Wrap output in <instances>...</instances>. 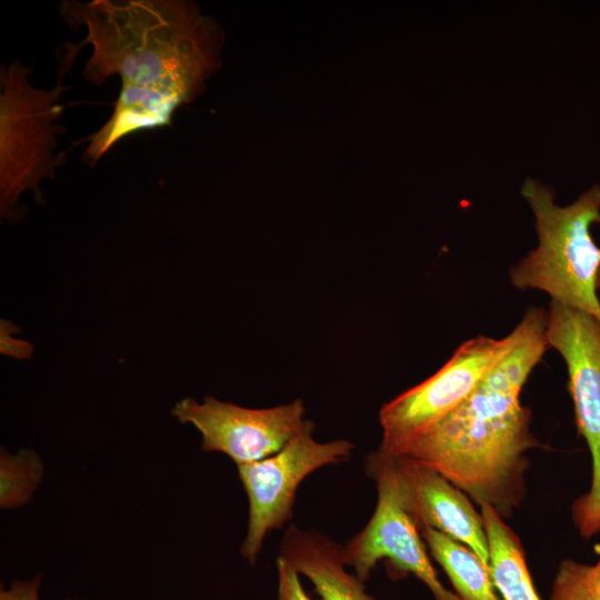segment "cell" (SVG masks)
<instances>
[{"instance_id": "1", "label": "cell", "mask_w": 600, "mask_h": 600, "mask_svg": "<svg viewBox=\"0 0 600 600\" xmlns=\"http://www.w3.org/2000/svg\"><path fill=\"white\" fill-rule=\"evenodd\" d=\"M60 14L71 29L86 30L79 46L92 47L83 78L98 86L121 80L111 117L87 139L83 159L91 166L129 136L170 127L220 67L222 30L192 1L68 0Z\"/></svg>"}, {"instance_id": "2", "label": "cell", "mask_w": 600, "mask_h": 600, "mask_svg": "<svg viewBox=\"0 0 600 600\" xmlns=\"http://www.w3.org/2000/svg\"><path fill=\"white\" fill-rule=\"evenodd\" d=\"M547 311L530 307L516 326V342L473 393L402 454L448 479L473 502L503 519L526 497L528 451L539 447L531 412L520 394L544 354Z\"/></svg>"}, {"instance_id": "3", "label": "cell", "mask_w": 600, "mask_h": 600, "mask_svg": "<svg viewBox=\"0 0 600 600\" xmlns=\"http://www.w3.org/2000/svg\"><path fill=\"white\" fill-rule=\"evenodd\" d=\"M521 194L534 216L538 244L511 268L512 286L541 290L552 301L600 320V248L591 234V227L600 223V184L568 206L557 204L553 191L533 178L524 180Z\"/></svg>"}, {"instance_id": "4", "label": "cell", "mask_w": 600, "mask_h": 600, "mask_svg": "<svg viewBox=\"0 0 600 600\" xmlns=\"http://www.w3.org/2000/svg\"><path fill=\"white\" fill-rule=\"evenodd\" d=\"M57 83L51 90L34 88L29 81L31 68L13 60L1 67L0 93V209L1 217L14 220V208L27 190L42 200L39 183L53 178L58 159L53 154L62 113V83L81 50L79 44L61 48Z\"/></svg>"}, {"instance_id": "5", "label": "cell", "mask_w": 600, "mask_h": 600, "mask_svg": "<svg viewBox=\"0 0 600 600\" xmlns=\"http://www.w3.org/2000/svg\"><path fill=\"white\" fill-rule=\"evenodd\" d=\"M478 336L463 342L434 374L382 406L379 450L402 456L421 436L453 413L516 342Z\"/></svg>"}, {"instance_id": "6", "label": "cell", "mask_w": 600, "mask_h": 600, "mask_svg": "<svg viewBox=\"0 0 600 600\" xmlns=\"http://www.w3.org/2000/svg\"><path fill=\"white\" fill-rule=\"evenodd\" d=\"M546 338L566 362L578 432L591 456L590 488L571 508L579 534L588 539L600 532V320L551 300Z\"/></svg>"}, {"instance_id": "7", "label": "cell", "mask_w": 600, "mask_h": 600, "mask_svg": "<svg viewBox=\"0 0 600 600\" xmlns=\"http://www.w3.org/2000/svg\"><path fill=\"white\" fill-rule=\"evenodd\" d=\"M313 430L314 423L307 420L277 453L237 466L249 500L247 536L240 552L250 563L257 560L267 534L291 519L296 492L303 479L321 467L348 460L352 453L350 441L319 442Z\"/></svg>"}, {"instance_id": "8", "label": "cell", "mask_w": 600, "mask_h": 600, "mask_svg": "<svg viewBox=\"0 0 600 600\" xmlns=\"http://www.w3.org/2000/svg\"><path fill=\"white\" fill-rule=\"evenodd\" d=\"M366 463L376 481L378 500L367 526L343 548L346 564L353 567L362 581L378 561L386 559L396 570L420 579L434 600H460L443 587L430 562L420 531L398 491L391 456L378 450L368 456Z\"/></svg>"}, {"instance_id": "9", "label": "cell", "mask_w": 600, "mask_h": 600, "mask_svg": "<svg viewBox=\"0 0 600 600\" xmlns=\"http://www.w3.org/2000/svg\"><path fill=\"white\" fill-rule=\"evenodd\" d=\"M171 413L201 433L203 451L224 453L237 466L277 453L307 421L301 399L273 408L251 409L211 396L202 402L184 398L173 406Z\"/></svg>"}, {"instance_id": "10", "label": "cell", "mask_w": 600, "mask_h": 600, "mask_svg": "<svg viewBox=\"0 0 600 600\" xmlns=\"http://www.w3.org/2000/svg\"><path fill=\"white\" fill-rule=\"evenodd\" d=\"M391 460L401 500L418 529L429 527L463 543L489 568L483 518L470 498L439 472L408 457L391 456Z\"/></svg>"}, {"instance_id": "11", "label": "cell", "mask_w": 600, "mask_h": 600, "mask_svg": "<svg viewBox=\"0 0 600 600\" xmlns=\"http://www.w3.org/2000/svg\"><path fill=\"white\" fill-rule=\"evenodd\" d=\"M280 552L311 580L321 600H372L361 580L344 568L343 548L327 536L291 524L281 540Z\"/></svg>"}, {"instance_id": "12", "label": "cell", "mask_w": 600, "mask_h": 600, "mask_svg": "<svg viewBox=\"0 0 600 600\" xmlns=\"http://www.w3.org/2000/svg\"><path fill=\"white\" fill-rule=\"evenodd\" d=\"M489 544V570L502 600H541L517 533L493 508L480 507Z\"/></svg>"}, {"instance_id": "13", "label": "cell", "mask_w": 600, "mask_h": 600, "mask_svg": "<svg viewBox=\"0 0 600 600\" xmlns=\"http://www.w3.org/2000/svg\"><path fill=\"white\" fill-rule=\"evenodd\" d=\"M419 531L460 600H500L489 568L470 548L429 527H421Z\"/></svg>"}, {"instance_id": "14", "label": "cell", "mask_w": 600, "mask_h": 600, "mask_svg": "<svg viewBox=\"0 0 600 600\" xmlns=\"http://www.w3.org/2000/svg\"><path fill=\"white\" fill-rule=\"evenodd\" d=\"M44 474L41 457L33 449L0 452V508L12 510L27 504Z\"/></svg>"}, {"instance_id": "15", "label": "cell", "mask_w": 600, "mask_h": 600, "mask_svg": "<svg viewBox=\"0 0 600 600\" xmlns=\"http://www.w3.org/2000/svg\"><path fill=\"white\" fill-rule=\"evenodd\" d=\"M550 600H600V558L594 564L562 560L552 582Z\"/></svg>"}, {"instance_id": "16", "label": "cell", "mask_w": 600, "mask_h": 600, "mask_svg": "<svg viewBox=\"0 0 600 600\" xmlns=\"http://www.w3.org/2000/svg\"><path fill=\"white\" fill-rule=\"evenodd\" d=\"M277 568L278 600H311L301 587L299 572L287 559L280 556L277 560Z\"/></svg>"}, {"instance_id": "17", "label": "cell", "mask_w": 600, "mask_h": 600, "mask_svg": "<svg viewBox=\"0 0 600 600\" xmlns=\"http://www.w3.org/2000/svg\"><path fill=\"white\" fill-rule=\"evenodd\" d=\"M42 576L37 574L29 580H14L7 588H1L0 600H42L40 588ZM80 600V599H64Z\"/></svg>"}, {"instance_id": "18", "label": "cell", "mask_w": 600, "mask_h": 600, "mask_svg": "<svg viewBox=\"0 0 600 600\" xmlns=\"http://www.w3.org/2000/svg\"><path fill=\"white\" fill-rule=\"evenodd\" d=\"M597 290H600V268L597 276Z\"/></svg>"}]
</instances>
